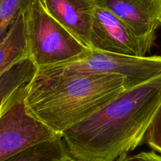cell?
Returning a JSON list of instances; mask_svg holds the SVG:
<instances>
[{
  "instance_id": "277c9868",
  "label": "cell",
  "mask_w": 161,
  "mask_h": 161,
  "mask_svg": "<svg viewBox=\"0 0 161 161\" xmlns=\"http://www.w3.org/2000/svg\"><path fill=\"white\" fill-rule=\"evenodd\" d=\"M24 17L29 58L37 69L67 61L87 49L45 10L39 0Z\"/></svg>"
},
{
  "instance_id": "3957f363",
  "label": "cell",
  "mask_w": 161,
  "mask_h": 161,
  "mask_svg": "<svg viewBox=\"0 0 161 161\" xmlns=\"http://www.w3.org/2000/svg\"><path fill=\"white\" fill-rule=\"evenodd\" d=\"M36 73L119 75L126 79L128 89L161 76V56L132 57L86 49L69 61L37 69Z\"/></svg>"
},
{
  "instance_id": "4fadbf2b",
  "label": "cell",
  "mask_w": 161,
  "mask_h": 161,
  "mask_svg": "<svg viewBox=\"0 0 161 161\" xmlns=\"http://www.w3.org/2000/svg\"><path fill=\"white\" fill-rule=\"evenodd\" d=\"M146 139L153 149L161 153V106L149 126Z\"/></svg>"
},
{
  "instance_id": "9a60e30c",
  "label": "cell",
  "mask_w": 161,
  "mask_h": 161,
  "mask_svg": "<svg viewBox=\"0 0 161 161\" xmlns=\"http://www.w3.org/2000/svg\"><path fill=\"white\" fill-rule=\"evenodd\" d=\"M64 161H78V160H74V159L71 158V157L68 155L67 157H65V159H64Z\"/></svg>"
},
{
  "instance_id": "9c48e42d",
  "label": "cell",
  "mask_w": 161,
  "mask_h": 161,
  "mask_svg": "<svg viewBox=\"0 0 161 161\" xmlns=\"http://www.w3.org/2000/svg\"><path fill=\"white\" fill-rule=\"evenodd\" d=\"M29 58L24 14L15 20L0 43V77L11 67Z\"/></svg>"
},
{
  "instance_id": "ba28073f",
  "label": "cell",
  "mask_w": 161,
  "mask_h": 161,
  "mask_svg": "<svg viewBox=\"0 0 161 161\" xmlns=\"http://www.w3.org/2000/svg\"><path fill=\"white\" fill-rule=\"evenodd\" d=\"M45 10L87 49L95 0H39Z\"/></svg>"
},
{
  "instance_id": "8992f818",
  "label": "cell",
  "mask_w": 161,
  "mask_h": 161,
  "mask_svg": "<svg viewBox=\"0 0 161 161\" xmlns=\"http://www.w3.org/2000/svg\"><path fill=\"white\" fill-rule=\"evenodd\" d=\"M91 49L132 57H146L151 50L125 24L105 8L96 6Z\"/></svg>"
},
{
  "instance_id": "5b68a950",
  "label": "cell",
  "mask_w": 161,
  "mask_h": 161,
  "mask_svg": "<svg viewBox=\"0 0 161 161\" xmlns=\"http://www.w3.org/2000/svg\"><path fill=\"white\" fill-rule=\"evenodd\" d=\"M26 86L14 91L0 109V161L61 138L28 113L25 102Z\"/></svg>"
},
{
  "instance_id": "6da1fadb",
  "label": "cell",
  "mask_w": 161,
  "mask_h": 161,
  "mask_svg": "<svg viewBox=\"0 0 161 161\" xmlns=\"http://www.w3.org/2000/svg\"><path fill=\"white\" fill-rule=\"evenodd\" d=\"M161 106V76L125 89L61 136L78 161H116L139 146Z\"/></svg>"
},
{
  "instance_id": "30bf717a",
  "label": "cell",
  "mask_w": 161,
  "mask_h": 161,
  "mask_svg": "<svg viewBox=\"0 0 161 161\" xmlns=\"http://www.w3.org/2000/svg\"><path fill=\"white\" fill-rule=\"evenodd\" d=\"M37 72V68L30 58L14 64L0 77V109L14 91L28 84Z\"/></svg>"
},
{
  "instance_id": "7c38bea8",
  "label": "cell",
  "mask_w": 161,
  "mask_h": 161,
  "mask_svg": "<svg viewBox=\"0 0 161 161\" xmlns=\"http://www.w3.org/2000/svg\"><path fill=\"white\" fill-rule=\"evenodd\" d=\"M36 0H0V43L17 17Z\"/></svg>"
},
{
  "instance_id": "7a4b0ae2",
  "label": "cell",
  "mask_w": 161,
  "mask_h": 161,
  "mask_svg": "<svg viewBox=\"0 0 161 161\" xmlns=\"http://www.w3.org/2000/svg\"><path fill=\"white\" fill-rule=\"evenodd\" d=\"M126 89V79L105 74L36 73L27 84L28 113L61 137Z\"/></svg>"
},
{
  "instance_id": "8fae6325",
  "label": "cell",
  "mask_w": 161,
  "mask_h": 161,
  "mask_svg": "<svg viewBox=\"0 0 161 161\" xmlns=\"http://www.w3.org/2000/svg\"><path fill=\"white\" fill-rule=\"evenodd\" d=\"M68 156L62 138L41 143L6 161H64Z\"/></svg>"
},
{
  "instance_id": "5bb4252c",
  "label": "cell",
  "mask_w": 161,
  "mask_h": 161,
  "mask_svg": "<svg viewBox=\"0 0 161 161\" xmlns=\"http://www.w3.org/2000/svg\"><path fill=\"white\" fill-rule=\"evenodd\" d=\"M116 161H161V157L154 152H142L133 156L124 155Z\"/></svg>"
},
{
  "instance_id": "52a82bcc",
  "label": "cell",
  "mask_w": 161,
  "mask_h": 161,
  "mask_svg": "<svg viewBox=\"0 0 161 161\" xmlns=\"http://www.w3.org/2000/svg\"><path fill=\"white\" fill-rule=\"evenodd\" d=\"M124 22L149 48L161 27V0H95Z\"/></svg>"
}]
</instances>
